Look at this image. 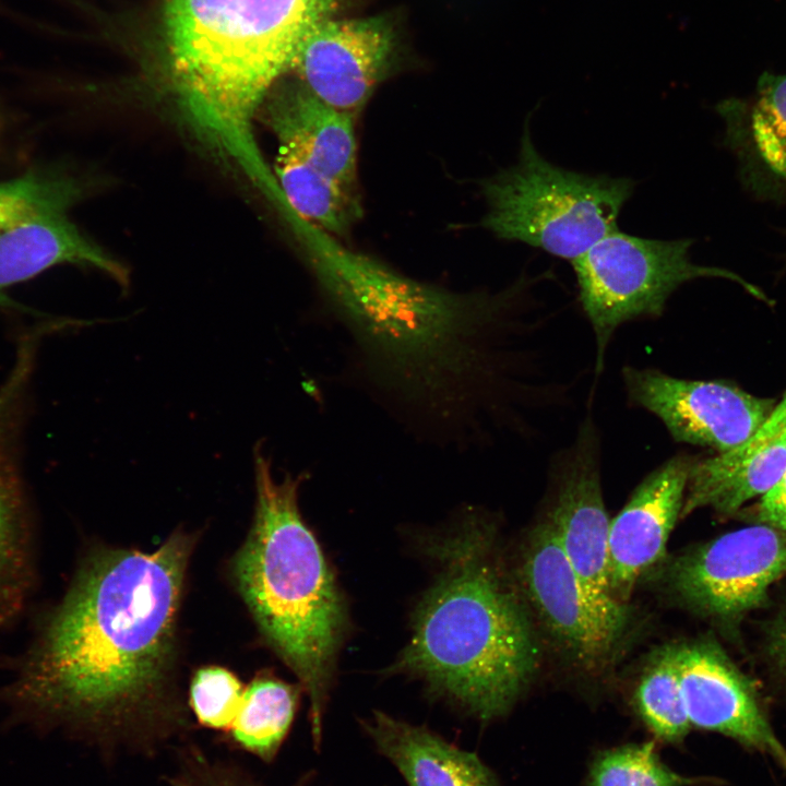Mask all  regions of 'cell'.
Returning a JSON list of instances; mask_svg holds the SVG:
<instances>
[{"instance_id":"obj_1","label":"cell","mask_w":786,"mask_h":786,"mask_svg":"<svg viewBox=\"0 0 786 786\" xmlns=\"http://www.w3.org/2000/svg\"><path fill=\"white\" fill-rule=\"evenodd\" d=\"M536 281L458 296L348 269L323 284L376 400L427 439L481 445L534 438L540 419L573 402L574 381L541 348L550 323L529 295Z\"/></svg>"},{"instance_id":"obj_2","label":"cell","mask_w":786,"mask_h":786,"mask_svg":"<svg viewBox=\"0 0 786 786\" xmlns=\"http://www.w3.org/2000/svg\"><path fill=\"white\" fill-rule=\"evenodd\" d=\"M192 543L176 533L152 552L91 555L0 692L7 726L59 730L104 755L150 754L181 734L186 717L170 677Z\"/></svg>"},{"instance_id":"obj_3","label":"cell","mask_w":786,"mask_h":786,"mask_svg":"<svg viewBox=\"0 0 786 786\" xmlns=\"http://www.w3.org/2000/svg\"><path fill=\"white\" fill-rule=\"evenodd\" d=\"M440 565L390 674H407L481 720L504 715L537 667L529 609L507 576L491 525L471 513L427 543Z\"/></svg>"},{"instance_id":"obj_4","label":"cell","mask_w":786,"mask_h":786,"mask_svg":"<svg viewBox=\"0 0 786 786\" xmlns=\"http://www.w3.org/2000/svg\"><path fill=\"white\" fill-rule=\"evenodd\" d=\"M344 0H166L164 38L176 98L200 138L264 179L253 121L294 70L308 37Z\"/></svg>"},{"instance_id":"obj_5","label":"cell","mask_w":786,"mask_h":786,"mask_svg":"<svg viewBox=\"0 0 786 786\" xmlns=\"http://www.w3.org/2000/svg\"><path fill=\"white\" fill-rule=\"evenodd\" d=\"M253 457L254 516L233 559L231 573L264 640L308 695L318 747L335 660L348 627L346 604L299 510L305 475L287 474L277 481L261 444L254 446Z\"/></svg>"},{"instance_id":"obj_6","label":"cell","mask_w":786,"mask_h":786,"mask_svg":"<svg viewBox=\"0 0 786 786\" xmlns=\"http://www.w3.org/2000/svg\"><path fill=\"white\" fill-rule=\"evenodd\" d=\"M626 177L590 175L547 160L528 123L515 165L481 182V225L500 239L520 241L573 262L607 234L634 191Z\"/></svg>"},{"instance_id":"obj_7","label":"cell","mask_w":786,"mask_h":786,"mask_svg":"<svg viewBox=\"0 0 786 786\" xmlns=\"http://www.w3.org/2000/svg\"><path fill=\"white\" fill-rule=\"evenodd\" d=\"M691 239L659 240L636 237L618 228L571 262L579 300L595 338V374L616 330L628 321L658 318L670 296L698 278L735 282L754 297H767L743 277L722 267L701 265L690 258Z\"/></svg>"},{"instance_id":"obj_8","label":"cell","mask_w":786,"mask_h":786,"mask_svg":"<svg viewBox=\"0 0 786 786\" xmlns=\"http://www.w3.org/2000/svg\"><path fill=\"white\" fill-rule=\"evenodd\" d=\"M86 192V180L58 165L0 182V307H16L8 287L57 264L95 267L127 286L128 270L69 217Z\"/></svg>"},{"instance_id":"obj_9","label":"cell","mask_w":786,"mask_h":786,"mask_svg":"<svg viewBox=\"0 0 786 786\" xmlns=\"http://www.w3.org/2000/svg\"><path fill=\"white\" fill-rule=\"evenodd\" d=\"M545 516L595 607L626 630L628 607L611 595L608 580L610 520L602 486L600 434L588 412L572 441L549 461Z\"/></svg>"},{"instance_id":"obj_10","label":"cell","mask_w":786,"mask_h":786,"mask_svg":"<svg viewBox=\"0 0 786 786\" xmlns=\"http://www.w3.org/2000/svg\"><path fill=\"white\" fill-rule=\"evenodd\" d=\"M785 573L786 533L755 523L683 552L668 581L690 609L726 622L762 607Z\"/></svg>"},{"instance_id":"obj_11","label":"cell","mask_w":786,"mask_h":786,"mask_svg":"<svg viewBox=\"0 0 786 786\" xmlns=\"http://www.w3.org/2000/svg\"><path fill=\"white\" fill-rule=\"evenodd\" d=\"M517 575L528 609L569 662L585 674L603 672L626 630L590 600L546 516L524 544Z\"/></svg>"},{"instance_id":"obj_12","label":"cell","mask_w":786,"mask_h":786,"mask_svg":"<svg viewBox=\"0 0 786 786\" xmlns=\"http://www.w3.org/2000/svg\"><path fill=\"white\" fill-rule=\"evenodd\" d=\"M628 402L656 416L680 443L729 451L749 440L775 403L718 380H688L655 368L626 366Z\"/></svg>"},{"instance_id":"obj_13","label":"cell","mask_w":786,"mask_h":786,"mask_svg":"<svg viewBox=\"0 0 786 786\" xmlns=\"http://www.w3.org/2000/svg\"><path fill=\"white\" fill-rule=\"evenodd\" d=\"M683 703L691 727L715 731L763 753L786 769L755 691L725 653L707 641L675 645Z\"/></svg>"},{"instance_id":"obj_14","label":"cell","mask_w":786,"mask_h":786,"mask_svg":"<svg viewBox=\"0 0 786 786\" xmlns=\"http://www.w3.org/2000/svg\"><path fill=\"white\" fill-rule=\"evenodd\" d=\"M393 37L382 17L329 19L308 37L294 70L317 96L356 117L388 69Z\"/></svg>"},{"instance_id":"obj_15","label":"cell","mask_w":786,"mask_h":786,"mask_svg":"<svg viewBox=\"0 0 786 786\" xmlns=\"http://www.w3.org/2000/svg\"><path fill=\"white\" fill-rule=\"evenodd\" d=\"M693 458L679 453L666 460L644 477L610 520L608 580L618 603L627 606L640 576L663 558L681 516Z\"/></svg>"},{"instance_id":"obj_16","label":"cell","mask_w":786,"mask_h":786,"mask_svg":"<svg viewBox=\"0 0 786 786\" xmlns=\"http://www.w3.org/2000/svg\"><path fill=\"white\" fill-rule=\"evenodd\" d=\"M279 146L358 193L355 118L317 96L300 79H281L266 95L258 117Z\"/></svg>"},{"instance_id":"obj_17","label":"cell","mask_w":786,"mask_h":786,"mask_svg":"<svg viewBox=\"0 0 786 786\" xmlns=\"http://www.w3.org/2000/svg\"><path fill=\"white\" fill-rule=\"evenodd\" d=\"M716 110L750 189L767 198L785 196L786 74L763 73L751 97L726 99Z\"/></svg>"},{"instance_id":"obj_18","label":"cell","mask_w":786,"mask_h":786,"mask_svg":"<svg viewBox=\"0 0 786 786\" xmlns=\"http://www.w3.org/2000/svg\"><path fill=\"white\" fill-rule=\"evenodd\" d=\"M786 469V442L745 443L705 458H693L681 516L711 509L730 515L761 498Z\"/></svg>"},{"instance_id":"obj_19","label":"cell","mask_w":786,"mask_h":786,"mask_svg":"<svg viewBox=\"0 0 786 786\" xmlns=\"http://www.w3.org/2000/svg\"><path fill=\"white\" fill-rule=\"evenodd\" d=\"M362 725L408 786H498L491 771L476 754L455 747L425 726L379 711Z\"/></svg>"},{"instance_id":"obj_20","label":"cell","mask_w":786,"mask_h":786,"mask_svg":"<svg viewBox=\"0 0 786 786\" xmlns=\"http://www.w3.org/2000/svg\"><path fill=\"white\" fill-rule=\"evenodd\" d=\"M24 372L0 391V617L20 604L25 585L26 548L22 497L9 452L15 398Z\"/></svg>"},{"instance_id":"obj_21","label":"cell","mask_w":786,"mask_h":786,"mask_svg":"<svg viewBox=\"0 0 786 786\" xmlns=\"http://www.w3.org/2000/svg\"><path fill=\"white\" fill-rule=\"evenodd\" d=\"M301 690L300 684L287 683L270 674L257 676L245 688L239 711L228 730L234 743L271 763L288 735Z\"/></svg>"},{"instance_id":"obj_22","label":"cell","mask_w":786,"mask_h":786,"mask_svg":"<svg viewBox=\"0 0 786 786\" xmlns=\"http://www.w3.org/2000/svg\"><path fill=\"white\" fill-rule=\"evenodd\" d=\"M275 174L290 206L329 233L346 235L361 215L358 193L281 146Z\"/></svg>"},{"instance_id":"obj_23","label":"cell","mask_w":786,"mask_h":786,"mask_svg":"<svg viewBox=\"0 0 786 786\" xmlns=\"http://www.w3.org/2000/svg\"><path fill=\"white\" fill-rule=\"evenodd\" d=\"M633 699L639 716L657 740L680 743L684 739L691 724L682 699L675 645L655 655Z\"/></svg>"},{"instance_id":"obj_24","label":"cell","mask_w":786,"mask_h":786,"mask_svg":"<svg viewBox=\"0 0 786 786\" xmlns=\"http://www.w3.org/2000/svg\"><path fill=\"white\" fill-rule=\"evenodd\" d=\"M715 779L682 775L662 761L655 741L600 751L592 761L586 786H700Z\"/></svg>"},{"instance_id":"obj_25","label":"cell","mask_w":786,"mask_h":786,"mask_svg":"<svg viewBox=\"0 0 786 786\" xmlns=\"http://www.w3.org/2000/svg\"><path fill=\"white\" fill-rule=\"evenodd\" d=\"M245 688L228 669L218 666L199 669L189 691L190 707L199 724L228 731L239 711Z\"/></svg>"},{"instance_id":"obj_26","label":"cell","mask_w":786,"mask_h":786,"mask_svg":"<svg viewBox=\"0 0 786 786\" xmlns=\"http://www.w3.org/2000/svg\"><path fill=\"white\" fill-rule=\"evenodd\" d=\"M166 781L169 786H264L236 763L213 758L191 742L178 749L176 769Z\"/></svg>"},{"instance_id":"obj_27","label":"cell","mask_w":786,"mask_h":786,"mask_svg":"<svg viewBox=\"0 0 786 786\" xmlns=\"http://www.w3.org/2000/svg\"><path fill=\"white\" fill-rule=\"evenodd\" d=\"M752 520L786 533V469L755 504Z\"/></svg>"},{"instance_id":"obj_28","label":"cell","mask_w":786,"mask_h":786,"mask_svg":"<svg viewBox=\"0 0 786 786\" xmlns=\"http://www.w3.org/2000/svg\"><path fill=\"white\" fill-rule=\"evenodd\" d=\"M749 440L755 443L786 442V393L774 405L765 421Z\"/></svg>"},{"instance_id":"obj_29","label":"cell","mask_w":786,"mask_h":786,"mask_svg":"<svg viewBox=\"0 0 786 786\" xmlns=\"http://www.w3.org/2000/svg\"><path fill=\"white\" fill-rule=\"evenodd\" d=\"M767 640L771 658L786 674V609L774 621Z\"/></svg>"}]
</instances>
